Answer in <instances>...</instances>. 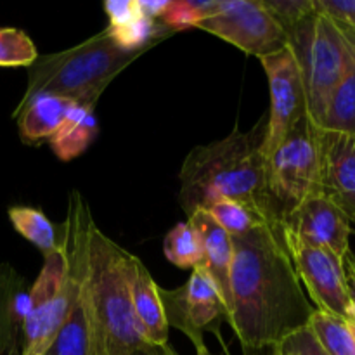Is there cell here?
Segmentation results:
<instances>
[{
	"label": "cell",
	"instance_id": "9c48e42d",
	"mask_svg": "<svg viewBox=\"0 0 355 355\" xmlns=\"http://www.w3.org/2000/svg\"><path fill=\"white\" fill-rule=\"evenodd\" d=\"M159 298L168 326L184 333L194 349L207 345V331L220 338V322L227 321V311L203 266L191 270L189 279L177 290L159 288Z\"/></svg>",
	"mask_w": 355,
	"mask_h": 355
},
{
	"label": "cell",
	"instance_id": "1f68e13d",
	"mask_svg": "<svg viewBox=\"0 0 355 355\" xmlns=\"http://www.w3.org/2000/svg\"><path fill=\"white\" fill-rule=\"evenodd\" d=\"M172 347L165 345V347H153L148 345L144 350H141L137 355H172Z\"/></svg>",
	"mask_w": 355,
	"mask_h": 355
},
{
	"label": "cell",
	"instance_id": "5b68a950",
	"mask_svg": "<svg viewBox=\"0 0 355 355\" xmlns=\"http://www.w3.org/2000/svg\"><path fill=\"white\" fill-rule=\"evenodd\" d=\"M288 45L304 73L309 118L319 127L333 90L349 68L352 42L342 24L315 10L288 31Z\"/></svg>",
	"mask_w": 355,
	"mask_h": 355
},
{
	"label": "cell",
	"instance_id": "3957f363",
	"mask_svg": "<svg viewBox=\"0 0 355 355\" xmlns=\"http://www.w3.org/2000/svg\"><path fill=\"white\" fill-rule=\"evenodd\" d=\"M132 253L94 225L85 298L90 355H137L148 347L139 329L128 284Z\"/></svg>",
	"mask_w": 355,
	"mask_h": 355
},
{
	"label": "cell",
	"instance_id": "484cf974",
	"mask_svg": "<svg viewBox=\"0 0 355 355\" xmlns=\"http://www.w3.org/2000/svg\"><path fill=\"white\" fill-rule=\"evenodd\" d=\"M262 3L286 35L318 10L315 0H262Z\"/></svg>",
	"mask_w": 355,
	"mask_h": 355
},
{
	"label": "cell",
	"instance_id": "ffe728a7",
	"mask_svg": "<svg viewBox=\"0 0 355 355\" xmlns=\"http://www.w3.org/2000/svg\"><path fill=\"white\" fill-rule=\"evenodd\" d=\"M163 252L166 260L179 269L193 270L203 266V243L189 222H180L165 236Z\"/></svg>",
	"mask_w": 355,
	"mask_h": 355
},
{
	"label": "cell",
	"instance_id": "836d02e7",
	"mask_svg": "<svg viewBox=\"0 0 355 355\" xmlns=\"http://www.w3.org/2000/svg\"><path fill=\"white\" fill-rule=\"evenodd\" d=\"M349 326H350V329H352V333H354V336H355V322H349Z\"/></svg>",
	"mask_w": 355,
	"mask_h": 355
},
{
	"label": "cell",
	"instance_id": "d6a6232c",
	"mask_svg": "<svg viewBox=\"0 0 355 355\" xmlns=\"http://www.w3.org/2000/svg\"><path fill=\"white\" fill-rule=\"evenodd\" d=\"M172 355H179L175 352V350H172ZM196 355H214L210 352V349H208L207 345H203V347H200V349H196Z\"/></svg>",
	"mask_w": 355,
	"mask_h": 355
},
{
	"label": "cell",
	"instance_id": "4fadbf2b",
	"mask_svg": "<svg viewBox=\"0 0 355 355\" xmlns=\"http://www.w3.org/2000/svg\"><path fill=\"white\" fill-rule=\"evenodd\" d=\"M128 284L132 307L144 342L153 347L168 345L170 326L159 298V286L155 283L151 272L146 269L141 259L135 255H132L128 266Z\"/></svg>",
	"mask_w": 355,
	"mask_h": 355
},
{
	"label": "cell",
	"instance_id": "ac0fdd59",
	"mask_svg": "<svg viewBox=\"0 0 355 355\" xmlns=\"http://www.w3.org/2000/svg\"><path fill=\"white\" fill-rule=\"evenodd\" d=\"M23 281L9 269L0 267V355H3L16 340V328L30 314V290H19Z\"/></svg>",
	"mask_w": 355,
	"mask_h": 355
},
{
	"label": "cell",
	"instance_id": "30bf717a",
	"mask_svg": "<svg viewBox=\"0 0 355 355\" xmlns=\"http://www.w3.org/2000/svg\"><path fill=\"white\" fill-rule=\"evenodd\" d=\"M267 80H269L270 107L267 113V135L263 155L269 158L288 132L309 116L307 94L300 62L290 45L260 58Z\"/></svg>",
	"mask_w": 355,
	"mask_h": 355
},
{
	"label": "cell",
	"instance_id": "d4e9b609",
	"mask_svg": "<svg viewBox=\"0 0 355 355\" xmlns=\"http://www.w3.org/2000/svg\"><path fill=\"white\" fill-rule=\"evenodd\" d=\"M37 58V47L24 31L0 28V66H31Z\"/></svg>",
	"mask_w": 355,
	"mask_h": 355
},
{
	"label": "cell",
	"instance_id": "52a82bcc",
	"mask_svg": "<svg viewBox=\"0 0 355 355\" xmlns=\"http://www.w3.org/2000/svg\"><path fill=\"white\" fill-rule=\"evenodd\" d=\"M198 28L259 59L288 45L286 31L262 0H218L214 12Z\"/></svg>",
	"mask_w": 355,
	"mask_h": 355
},
{
	"label": "cell",
	"instance_id": "8992f818",
	"mask_svg": "<svg viewBox=\"0 0 355 355\" xmlns=\"http://www.w3.org/2000/svg\"><path fill=\"white\" fill-rule=\"evenodd\" d=\"M267 189L281 225L298 205L322 193L321 128L309 116L267 158Z\"/></svg>",
	"mask_w": 355,
	"mask_h": 355
},
{
	"label": "cell",
	"instance_id": "6da1fadb",
	"mask_svg": "<svg viewBox=\"0 0 355 355\" xmlns=\"http://www.w3.org/2000/svg\"><path fill=\"white\" fill-rule=\"evenodd\" d=\"M231 239L229 326L241 347L277 345L315 311L284 246L283 225H260Z\"/></svg>",
	"mask_w": 355,
	"mask_h": 355
},
{
	"label": "cell",
	"instance_id": "e0dca14e",
	"mask_svg": "<svg viewBox=\"0 0 355 355\" xmlns=\"http://www.w3.org/2000/svg\"><path fill=\"white\" fill-rule=\"evenodd\" d=\"M97 132H99V127L94 116V107L75 103L62 127L51 139L52 151L62 162H69L82 155L92 144L94 139L97 137Z\"/></svg>",
	"mask_w": 355,
	"mask_h": 355
},
{
	"label": "cell",
	"instance_id": "d6986e66",
	"mask_svg": "<svg viewBox=\"0 0 355 355\" xmlns=\"http://www.w3.org/2000/svg\"><path fill=\"white\" fill-rule=\"evenodd\" d=\"M44 355H90L89 318L83 291Z\"/></svg>",
	"mask_w": 355,
	"mask_h": 355
},
{
	"label": "cell",
	"instance_id": "cb8c5ba5",
	"mask_svg": "<svg viewBox=\"0 0 355 355\" xmlns=\"http://www.w3.org/2000/svg\"><path fill=\"white\" fill-rule=\"evenodd\" d=\"M218 0H180V2L168 0V6L159 21L173 33L187 28H198L201 21L214 12Z\"/></svg>",
	"mask_w": 355,
	"mask_h": 355
},
{
	"label": "cell",
	"instance_id": "7402d4cb",
	"mask_svg": "<svg viewBox=\"0 0 355 355\" xmlns=\"http://www.w3.org/2000/svg\"><path fill=\"white\" fill-rule=\"evenodd\" d=\"M309 326L329 355H355V336L347 321L314 311Z\"/></svg>",
	"mask_w": 355,
	"mask_h": 355
},
{
	"label": "cell",
	"instance_id": "7a4b0ae2",
	"mask_svg": "<svg viewBox=\"0 0 355 355\" xmlns=\"http://www.w3.org/2000/svg\"><path fill=\"white\" fill-rule=\"evenodd\" d=\"M267 114L250 130L234 128L227 137L189 151L179 172V203L187 217L231 200L245 205L267 224H279L267 189L263 142Z\"/></svg>",
	"mask_w": 355,
	"mask_h": 355
},
{
	"label": "cell",
	"instance_id": "83f0119b",
	"mask_svg": "<svg viewBox=\"0 0 355 355\" xmlns=\"http://www.w3.org/2000/svg\"><path fill=\"white\" fill-rule=\"evenodd\" d=\"M315 6L336 23L355 30V0H315Z\"/></svg>",
	"mask_w": 355,
	"mask_h": 355
},
{
	"label": "cell",
	"instance_id": "8fae6325",
	"mask_svg": "<svg viewBox=\"0 0 355 355\" xmlns=\"http://www.w3.org/2000/svg\"><path fill=\"white\" fill-rule=\"evenodd\" d=\"M283 227L300 236L309 245L328 250L342 260L350 252V234L354 229L349 215L324 193L298 205L284 218Z\"/></svg>",
	"mask_w": 355,
	"mask_h": 355
},
{
	"label": "cell",
	"instance_id": "f1b7e54d",
	"mask_svg": "<svg viewBox=\"0 0 355 355\" xmlns=\"http://www.w3.org/2000/svg\"><path fill=\"white\" fill-rule=\"evenodd\" d=\"M104 10L110 17L107 26H114V24L123 23L128 17L134 16L139 10V2L137 0H116V2L111 0V2H104Z\"/></svg>",
	"mask_w": 355,
	"mask_h": 355
},
{
	"label": "cell",
	"instance_id": "44dd1931",
	"mask_svg": "<svg viewBox=\"0 0 355 355\" xmlns=\"http://www.w3.org/2000/svg\"><path fill=\"white\" fill-rule=\"evenodd\" d=\"M9 218L14 229L33 243L44 255L55 252L59 248V239L52 222L40 210L31 207H12L9 210Z\"/></svg>",
	"mask_w": 355,
	"mask_h": 355
},
{
	"label": "cell",
	"instance_id": "4316f807",
	"mask_svg": "<svg viewBox=\"0 0 355 355\" xmlns=\"http://www.w3.org/2000/svg\"><path fill=\"white\" fill-rule=\"evenodd\" d=\"M276 350L277 355H329L309 324L281 340Z\"/></svg>",
	"mask_w": 355,
	"mask_h": 355
},
{
	"label": "cell",
	"instance_id": "f546056e",
	"mask_svg": "<svg viewBox=\"0 0 355 355\" xmlns=\"http://www.w3.org/2000/svg\"><path fill=\"white\" fill-rule=\"evenodd\" d=\"M343 269H345V281H347V293H349L350 312H352V321L355 322V255L352 252L347 253L343 259Z\"/></svg>",
	"mask_w": 355,
	"mask_h": 355
},
{
	"label": "cell",
	"instance_id": "277c9868",
	"mask_svg": "<svg viewBox=\"0 0 355 355\" xmlns=\"http://www.w3.org/2000/svg\"><path fill=\"white\" fill-rule=\"evenodd\" d=\"M142 54L144 51H123L110 31L103 30L68 51L38 55L30 66L28 89L21 101L51 94L94 107L113 78Z\"/></svg>",
	"mask_w": 355,
	"mask_h": 355
},
{
	"label": "cell",
	"instance_id": "4dcf8cb0",
	"mask_svg": "<svg viewBox=\"0 0 355 355\" xmlns=\"http://www.w3.org/2000/svg\"><path fill=\"white\" fill-rule=\"evenodd\" d=\"M243 355H277L276 345L270 347H259V349H252V347H241Z\"/></svg>",
	"mask_w": 355,
	"mask_h": 355
},
{
	"label": "cell",
	"instance_id": "2e32d148",
	"mask_svg": "<svg viewBox=\"0 0 355 355\" xmlns=\"http://www.w3.org/2000/svg\"><path fill=\"white\" fill-rule=\"evenodd\" d=\"M343 28L352 42V58H350L345 75L342 76L329 97L328 107H326L319 128L324 132L355 137V30L347 26Z\"/></svg>",
	"mask_w": 355,
	"mask_h": 355
},
{
	"label": "cell",
	"instance_id": "5bb4252c",
	"mask_svg": "<svg viewBox=\"0 0 355 355\" xmlns=\"http://www.w3.org/2000/svg\"><path fill=\"white\" fill-rule=\"evenodd\" d=\"M189 224L196 229L203 243V269L214 281L218 295L227 311L231 312V266H232V239L205 210L194 211Z\"/></svg>",
	"mask_w": 355,
	"mask_h": 355
},
{
	"label": "cell",
	"instance_id": "9a60e30c",
	"mask_svg": "<svg viewBox=\"0 0 355 355\" xmlns=\"http://www.w3.org/2000/svg\"><path fill=\"white\" fill-rule=\"evenodd\" d=\"M73 104V101L51 94H38L31 99L21 101L14 116L17 118L23 141H51L62 127Z\"/></svg>",
	"mask_w": 355,
	"mask_h": 355
},
{
	"label": "cell",
	"instance_id": "7c38bea8",
	"mask_svg": "<svg viewBox=\"0 0 355 355\" xmlns=\"http://www.w3.org/2000/svg\"><path fill=\"white\" fill-rule=\"evenodd\" d=\"M322 193L350 218L355 231V137L321 130Z\"/></svg>",
	"mask_w": 355,
	"mask_h": 355
},
{
	"label": "cell",
	"instance_id": "ba28073f",
	"mask_svg": "<svg viewBox=\"0 0 355 355\" xmlns=\"http://www.w3.org/2000/svg\"><path fill=\"white\" fill-rule=\"evenodd\" d=\"M283 239L302 286L315 304V311L352 321L343 260L328 250L309 245L286 227H283Z\"/></svg>",
	"mask_w": 355,
	"mask_h": 355
},
{
	"label": "cell",
	"instance_id": "603a6c76",
	"mask_svg": "<svg viewBox=\"0 0 355 355\" xmlns=\"http://www.w3.org/2000/svg\"><path fill=\"white\" fill-rule=\"evenodd\" d=\"M210 214V217L227 232L231 238L234 236H243L246 232L253 231L255 227L260 225H266L267 222L262 220L257 214H253L250 208H246L245 205L236 203L231 200H222L217 203L211 205L208 210H205Z\"/></svg>",
	"mask_w": 355,
	"mask_h": 355
}]
</instances>
